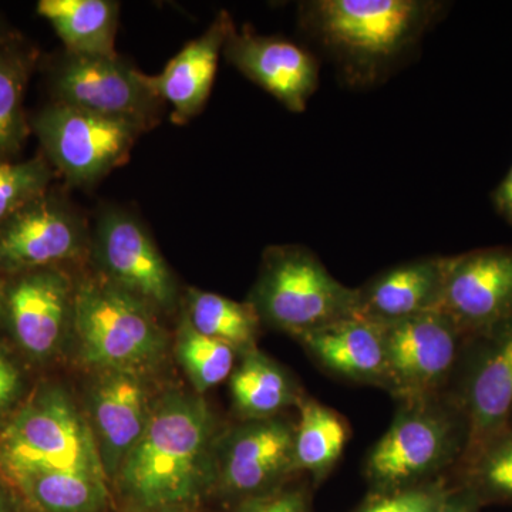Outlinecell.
<instances>
[{
    "label": "cell",
    "instance_id": "obj_24",
    "mask_svg": "<svg viewBox=\"0 0 512 512\" xmlns=\"http://www.w3.org/2000/svg\"><path fill=\"white\" fill-rule=\"evenodd\" d=\"M293 457L298 474L308 473L319 487L343 456L350 437L349 424L335 410L306 396L299 403Z\"/></svg>",
    "mask_w": 512,
    "mask_h": 512
},
{
    "label": "cell",
    "instance_id": "obj_35",
    "mask_svg": "<svg viewBox=\"0 0 512 512\" xmlns=\"http://www.w3.org/2000/svg\"><path fill=\"white\" fill-rule=\"evenodd\" d=\"M22 35L20 30L16 29L12 23L9 22L5 15L0 13V43L6 40L13 39V37Z\"/></svg>",
    "mask_w": 512,
    "mask_h": 512
},
{
    "label": "cell",
    "instance_id": "obj_1",
    "mask_svg": "<svg viewBox=\"0 0 512 512\" xmlns=\"http://www.w3.org/2000/svg\"><path fill=\"white\" fill-rule=\"evenodd\" d=\"M218 440L214 414L202 397L165 393L151 406L146 429L114 481L143 510L185 507L215 485Z\"/></svg>",
    "mask_w": 512,
    "mask_h": 512
},
{
    "label": "cell",
    "instance_id": "obj_37",
    "mask_svg": "<svg viewBox=\"0 0 512 512\" xmlns=\"http://www.w3.org/2000/svg\"><path fill=\"white\" fill-rule=\"evenodd\" d=\"M6 279L0 278V319H2L3 298H5Z\"/></svg>",
    "mask_w": 512,
    "mask_h": 512
},
{
    "label": "cell",
    "instance_id": "obj_19",
    "mask_svg": "<svg viewBox=\"0 0 512 512\" xmlns=\"http://www.w3.org/2000/svg\"><path fill=\"white\" fill-rule=\"evenodd\" d=\"M301 343L313 362L339 380L386 389L384 326L348 316L303 333Z\"/></svg>",
    "mask_w": 512,
    "mask_h": 512
},
{
    "label": "cell",
    "instance_id": "obj_17",
    "mask_svg": "<svg viewBox=\"0 0 512 512\" xmlns=\"http://www.w3.org/2000/svg\"><path fill=\"white\" fill-rule=\"evenodd\" d=\"M87 409L101 464L109 481L114 480L150 417L143 377L126 370H97Z\"/></svg>",
    "mask_w": 512,
    "mask_h": 512
},
{
    "label": "cell",
    "instance_id": "obj_34",
    "mask_svg": "<svg viewBox=\"0 0 512 512\" xmlns=\"http://www.w3.org/2000/svg\"><path fill=\"white\" fill-rule=\"evenodd\" d=\"M491 202H493L495 212L512 227V165L503 181L491 194Z\"/></svg>",
    "mask_w": 512,
    "mask_h": 512
},
{
    "label": "cell",
    "instance_id": "obj_4",
    "mask_svg": "<svg viewBox=\"0 0 512 512\" xmlns=\"http://www.w3.org/2000/svg\"><path fill=\"white\" fill-rule=\"evenodd\" d=\"M468 437L466 413L450 397L397 403L392 424L363 464L369 493L450 477L466 453Z\"/></svg>",
    "mask_w": 512,
    "mask_h": 512
},
{
    "label": "cell",
    "instance_id": "obj_15",
    "mask_svg": "<svg viewBox=\"0 0 512 512\" xmlns=\"http://www.w3.org/2000/svg\"><path fill=\"white\" fill-rule=\"evenodd\" d=\"M436 311L466 335L485 332L511 319L512 248H481L447 256Z\"/></svg>",
    "mask_w": 512,
    "mask_h": 512
},
{
    "label": "cell",
    "instance_id": "obj_22",
    "mask_svg": "<svg viewBox=\"0 0 512 512\" xmlns=\"http://www.w3.org/2000/svg\"><path fill=\"white\" fill-rule=\"evenodd\" d=\"M40 60V50L23 35L0 43V161L19 160L32 134L25 100Z\"/></svg>",
    "mask_w": 512,
    "mask_h": 512
},
{
    "label": "cell",
    "instance_id": "obj_5",
    "mask_svg": "<svg viewBox=\"0 0 512 512\" xmlns=\"http://www.w3.org/2000/svg\"><path fill=\"white\" fill-rule=\"evenodd\" d=\"M72 335L84 365L141 376L167 346L158 313L96 271L76 279Z\"/></svg>",
    "mask_w": 512,
    "mask_h": 512
},
{
    "label": "cell",
    "instance_id": "obj_29",
    "mask_svg": "<svg viewBox=\"0 0 512 512\" xmlns=\"http://www.w3.org/2000/svg\"><path fill=\"white\" fill-rule=\"evenodd\" d=\"M56 175L42 153L29 160L0 161V222L49 191Z\"/></svg>",
    "mask_w": 512,
    "mask_h": 512
},
{
    "label": "cell",
    "instance_id": "obj_26",
    "mask_svg": "<svg viewBox=\"0 0 512 512\" xmlns=\"http://www.w3.org/2000/svg\"><path fill=\"white\" fill-rule=\"evenodd\" d=\"M450 481L470 491L484 508L512 504V426L464 457Z\"/></svg>",
    "mask_w": 512,
    "mask_h": 512
},
{
    "label": "cell",
    "instance_id": "obj_32",
    "mask_svg": "<svg viewBox=\"0 0 512 512\" xmlns=\"http://www.w3.org/2000/svg\"><path fill=\"white\" fill-rule=\"evenodd\" d=\"M23 389L22 370L0 343V420L8 417L19 403Z\"/></svg>",
    "mask_w": 512,
    "mask_h": 512
},
{
    "label": "cell",
    "instance_id": "obj_31",
    "mask_svg": "<svg viewBox=\"0 0 512 512\" xmlns=\"http://www.w3.org/2000/svg\"><path fill=\"white\" fill-rule=\"evenodd\" d=\"M235 512H312V494L308 485L278 488L261 497L239 504Z\"/></svg>",
    "mask_w": 512,
    "mask_h": 512
},
{
    "label": "cell",
    "instance_id": "obj_9",
    "mask_svg": "<svg viewBox=\"0 0 512 512\" xmlns=\"http://www.w3.org/2000/svg\"><path fill=\"white\" fill-rule=\"evenodd\" d=\"M89 222L55 185L0 222V278L90 259Z\"/></svg>",
    "mask_w": 512,
    "mask_h": 512
},
{
    "label": "cell",
    "instance_id": "obj_13",
    "mask_svg": "<svg viewBox=\"0 0 512 512\" xmlns=\"http://www.w3.org/2000/svg\"><path fill=\"white\" fill-rule=\"evenodd\" d=\"M295 424L281 416L245 420L222 434L215 453V487L244 501L284 487L298 471Z\"/></svg>",
    "mask_w": 512,
    "mask_h": 512
},
{
    "label": "cell",
    "instance_id": "obj_16",
    "mask_svg": "<svg viewBox=\"0 0 512 512\" xmlns=\"http://www.w3.org/2000/svg\"><path fill=\"white\" fill-rule=\"evenodd\" d=\"M222 53L235 69L293 113L305 111L318 90V60L288 39L258 35L249 26H235Z\"/></svg>",
    "mask_w": 512,
    "mask_h": 512
},
{
    "label": "cell",
    "instance_id": "obj_27",
    "mask_svg": "<svg viewBox=\"0 0 512 512\" xmlns=\"http://www.w3.org/2000/svg\"><path fill=\"white\" fill-rule=\"evenodd\" d=\"M109 480L80 473L26 478L12 488L39 512H99L109 497Z\"/></svg>",
    "mask_w": 512,
    "mask_h": 512
},
{
    "label": "cell",
    "instance_id": "obj_28",
    "mask_svg": "<svg viewBox=\"0 0 512 512\" xmlns=\"http://www.w3.org/2000/svg\"><path fill=\"white\" fill-rule=\"evenodd\" d=\"M175 352L198 393L218 386L234 372L237 352L227 343L195 332L185 319L178 330Z\"/></svg>",
    "mask_w": 512,
    "mask_h": 512
},
{
    "label": "cell",
    "instance_id": "obj_14",
    "mask_svg": "<svg viewBox=\"0 0 512 512\" xmlns=\"http://www.w3.org/2000/svg\"><path fill=\"white\" fill-rule=\"evenodd\" d=\"M76 279L49 268L6 279L0 323L29 359L45 362L72 333Z\"/></svg>",
    "mask_w": 512,
    "mask_h": 512
},
{
    "label": "cell",
    "instance_id": "obj_7",
    "mask_svg": "<svg viewBox=\"0 0 512 512\" xmlns=\"http://www.w3.org/2000/svg\"><path fill=\"white\" fill-rule=\"evenodd\" d=\"M50 101L66 104L140 127L144 133L163 120L164 103L147 83V74L119 55L83 56L55 53L42 57Z\"/></svg>",
    "mask_w": 512,
    "mask_h": 512
},
{
    "label": "cell",
    "instance_id": "obj_2",
    "mask_svg": "<svg viewBox=\"0 0 512 512\" xmlns=\"http://www.w3.org/2000/svg\"><path fill=\"white\" fill-rule=\"evenodd\" d=\"M443 3L426 0H313L299 20L353 84L376 82L417 45Z\"/></svg>",
    "mask_w": 512,
    "mask_h": 512
},
{
    "label": "cell",
    "instance_id": "obj_21",
    "mask_svg": "<svg viewBox=\"0 0 512 512\" xmlns=\"http://www.w3.org/2000/svg\"><path fill=\"white\" fill-rule=\"evenodd\" d=\"M36 10L50 23L66 52L117 55L120 3L116 0H40Z\"/></svg>",
    "mask_w": 512,
    "mask_h": 512
},
{
    "label": "cell",
    "instance_id": "obj_8",
    "mask_svg": "<svg viewBox=\"0 0 512 512\" xmlns=\"http://www.w3.org/2000/svg\"><path fill=\"white\" fill-rule=\"evenodd\" d=\"M42 154L72 187L90 188L127 163L144 131L126 121L107 119L49 101L29 116Z\"/></svg>",
    "mask_w": 512,
    "mask_h": 512
},
{
    "label": "cell",
    "instance_id": "obj_33",
    "mask_svg": "<svg viewBox=\"0 0 512 512\" xmlns=\"http://www.w3.org/2000/svg\"><path fill=\"white\" fill-rule=\"evenodd\" d=\"M483 508L470 491L451 484L450 493L437 512H483Z\"/></svg>",
    "mask_w": 512,
    "mask_h": 512
},
{
    "label": "cell",
    "instance_id": "obj_23",
    "mask_svg": "<svg viewBox=\"0 0 512 512\" xmlns=\"http://www.w3.org/2000/svg\"><path fill=\"white\" fill-rule=\"evenodd\" d=\"M235 409L245 420L269 419L305 399L292 376L264 353L252 350L229 376Z\"/></svg>",
    "mask_w": 512,
    "mask_h": 512
},
{
    "label": "cell",
    "instance_id": "obj_6",
    "mask_svg": "<svg viewBox=\"0 0 512 512\" xmlns=\"http://www.w3.org/2000/svg\"><path fill=\"white\" fill-rule=\"evenodd\" d=\"M248 302L261 323L296 339L356 315V288L340 284L311 249L272 245L262 255Z\"/></svg>",
    "mask_w": 512,
    "mask_h": 512
},
{
    "label": "cell",
    "instance_id": "obj_20",
    "mask_svg": "<svg viewBox=\"0 0 512 512\" xmlns=\"http://www.w3.org/2000/svg\"><path fill=\"white\" fill-rule=\"evenodd\" d=\"M447 256H424L394 265L356 288V316L386 326L439 305Z\"/></svg>",
    "mask_w": 512,
    "mask_h": 512
},
{
    "label": "cell",
    "instance_id": "obj_36",
    "mask_svg": "<svg viewBox=\"0 0 512 512\" xmlns=\"http://www.w3.org/2000/svg\"><path fill=\"white\" fill-rule=\"evenodd\" d=\"M0 512H13L8 494H6L5 488L2 487V481H0Z\"/></svg>",
    "mask_w": 512,
    "mask_h": 512
},
{
    "label": "cell",
    "instance_id": "obj_3",
    "mask_svg": "<svg viewBox=\"0 0 512 512\" xmlns=\"http://www.w3.org/2000/svg\"><path fill=\"white\" fill-rule=\"evenodd\" d=\"M60 473L107 478L89 421L63 387L45 384L0 423V481Z\"/></svg>",
    "mask_w": 512,
    "mask_h": 512
},
{
    "label": "cell",
    "instance_id": "obj_12",
    "mask_svg": "<svg viewBox=\"0 0 512 512\" xmlns=\"http://www.w3.org/2000/svg\"><path fill=\"white\" fill-rule=\"evenodd\" d=\"M447 396L467 416L470 437L463 458L510 426L512 318L485 332L468 335Z\"/></svg>",
    "mask_w": 512,
    "mask_h": 512
},
{
    "label": "cell",
    "instance_id": "obj_25",
    "mask_svg": "<svg viewBox=\"0 0 512 512\" xmlns=\"http://www.w3.org/2000/svg\"><path fill=\"white\" fill-rule=\"evenodd\" d=\"M185 320L195 332L220 340L244 356L256 350L261 319L249 302L239 303L218 293L188 289Z\"/></svg>",
    "mask_w": 512,
    "mask_h": 512
},
{
    "label": "cell",
    "instance_id": "obj_38",
    "mask_svg": "<svg viewBox=\"0 0 512 512\" xmlns=\"http://www.w3.org/2000/svg\"><path fill=\"white\" fill-rule=\"evenodd\" d=\"M510 426H512V417H511V420H510Z\"/></svg>",
    "mask_w": 512,
    "mask_h": 512
},
{
    "label": "cell",
    "instance_id": "obj_10",
    "mask_svg": "<svg viewBox=\"0 0 512 512\" xmlns=\"http://www.w3.org/2000/svg\"><path fill=\"white\" fill-rule=\"evenodd\" d=\"M467 338L439 311L384 326V390L397 403L447 396Z\"/></svg>",
    "mask_w": 512,
    "mask_h": 512
},
{
    "label": "cell",
    "instance_id": "obj_11",
    "mask_svg": "<svg viewBox=\"0 0 512 512\" xmlns=\"http://www.w3.org/2000/svg\"><path fill=\"white\" fill-rule=\"evenodd\" d=\"M90 258L97 274L146 303L158 315L173 311L177 305L173 271L146 225L133 212L116 205L101 208L94 222Z\"/></svg>",
    "mask_w": 512,
    "mask_h": 512
},
{
    "label": "cell",
    "instance_id": "obj_30",
    "mask_svg": "<svg viewBox=\"0 0 512 512\" xmlns=\"http://www.w3.org/2000/svg\"><path fill=\"white\" fill-rule=\"evenodd\" d=\"M450 490V477H441L412 487L367 493L352 512H437Z\"/></svg>",
    "mask_w": 512,
    "mask_h": 512
},
{
    "label": "cell",
    "instance_id": "obj_18",
    "mask_svg": "<svg viewBox=\"0 0 512 512\" xmlns=\"http://www.w3.org/2000/svg\"><path fill=\"white\" fill-rule=\"evenodd\" d=\"M235 28L227 10H221L208 29L175 55L160 74H147L154 93L173 107L171 121L184 126L195 119L210 99L218 59L229 33Z\"/></svg>",
    "mask_w": 512,
    "mask_h": 512
}]
</instances>
